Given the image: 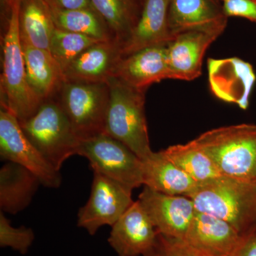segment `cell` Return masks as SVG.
<instances>
[{"mask_svg":"<svg viewBox=\"0 0 256 256\" xmlns=\"http://www.w3.org/2000/svg\"><path fill=\"white\" fill-rule=\"evenodd\" d=\"M78 154L88 160L92 171L131 190L143 184L142 160L124 143L105 132L80 141Z\"/></svg>","mask_w":256,"mask_h":256,"instance_id":"obj_7","label":"cell"},{"mask_svg":"<svg viewBox=\"0 0 256 256\" xmlns=\"http://www.w3.org/2000/svg\"><path fill=\"white\" fill-rule=\"evenodd\" d=\"M14 1L15 0H0L2 18H4L6 26L8 24V21H9L10 16H11L12 12Z\"/></svg>","mask_w":256,"mask_h":256,"instance_id":"obj_32","label":"cell"},{"mask_svg":"<svg viewBox=\"0 0 256 256\" xmlns=\"http://www.w3.org/2000/svg\"><path fill=\"white\" fill-rule=\"evenodd\" d=\"M168 18L172 38L192 30L224 32L228 22L218 0H170Z\"/></svg>","mask_w":256,"mask_h":256,"instance_id":"obj_15","label":"cell"},{"mask_svg":"<svg viewBox=\"0 0 256 256\" xmlns=\"http://www.w3.org/2000/svg\"><path fill=\"white\" fill-rule=\"evenodd\" d=\"M208 73L210 89L216 97L246 110L256 80L252 64L236 57L210 58Z\"/></svg>","mask_w":256,"mask_h":256,"instance_id":"obj_11","label":"cell"},{"mask_svg":"<svg viewBox=\"0 0 256 256\" xmlns=\"http://www.w3.org/2000/svg\"><path fill=\"white\" fill-rule=\"evenodd\" d=\"M223 32L192 30L173 37L168 44L171 79L193 80L202 74L204 56Z\"/></svg>","mask_w":256,"mask_h":256,"instance_id":"obj_13","label":"cell"},{"mask_svg":"<svg viewBox=\"0 0 256 256\" xmlns=\"http://www.w3.org/2000/svg\"><path fill=\"white\" fill-rule=\"evenodd\" d=\"M111 227L108 242L118 256H144L154 245L158 234L138 200Z\"/></svg>","mask_w":256,"mask_h":256,"instance_id":"obj_12","label":"cell"},{"mask_svg":"<svg viewBox=\"0 0 256 256\" xmlns=\"http://www.w3.org/2000/svg\"><path fill=\"white\" fill-rule=\"evenodd\" d=\"M143 184L154 191L169 195L188 196L198 184L164 156L152 152L142 160Z\"/></svg>","mask_w":256,"mask_h":256,"instance_id":"obj_19","label":"cell"},{"mask_svg":"<svg viewBox=\"0 0 256 256\" xmlns=\"http://www.w3.org/2000/svg\"><path fill=\"white\" fill-rule=\"evenodd\" d=\"M132 191L118 182L94 171L92 192L78 210L77 225L94 236L104 226H112L133 204Z\"/></svg>","mask_w":256,"mask_h":256,"instance_id":"obj_8","label":"cell"},{"mask_svg":"<svg viewBox=\"0 0 256 256\" xmlns=\"http://www.w3.org/2000/svg\"><path fill=\"white\" fill-rule=\"evenodd\" d=\"M18 16V1L15 0L2 40V72L0 94L1 107L14 114L21 122L36 114L44 101L34 94L28 84Z\"/></svg>","mask_w":256,"mask_h":256,"instance_id":"obj_4","label":"cell"},{"mask_svg":"<svg viewBox=\"0 0 256 256\" xmlns=\"http://www.w3.org/2000/svg\"><path fill=\"white\" fill-rule=\"evenodd\" d=\"M168 44L148 46L122 56L114 70V77L120 79L131 86L143 90H146L154 82L171 79Z\"/></svg>","mask_w":256,"mask_h":256,"instance_id":"obj_14","label":"cell"},{"mask_svg":"<svg viewBox=\"0 0 256 256\" xmlns=\"http://www.w3.org/2000/svg\"><path fill=\"white\" fill-rule=\"evenodd\" d=\"M144 0H90L120 44L130 36L138 22Z\"/></svg>","mask_w":256,"mask_h":256,"instance_id":"obj_23","label":"cell"},{"mask_svg":"<svg viewBox=\"0 0 256 256\" xmlns=\"http://www.w3.org/2000/svg\"><path fill=\"white\" fill-rule=\"evenodd\" d=\"M170 0H144L138 22L121 46L122 56L173 40L168 26Z\"/></svg>","mask_w":256,"mask_h":256,"instance_id":"obj_18","label":"cell"},{"mask_svg":"<svg viewBox=\"0 0 256 256\" xmlns=\"http://www.w3.org/2000/svg\"><path fill=\"white\" fill-rule=\"evenodd\" d=\"M18 31L21 42L50 50L56 26L45 0H18Z\"/></svg>","mask_w":256,"mask_h":256,"instance_id":"obj_22","label":"cell"},{"mask_svg":"<svg viewBox=\"0 0 256 256\" xmlns=\"http://www.w3.org/2000/svg\"><path fill=\"white\" fill-rule=\"evenodd\" d=\"M55 96L79 140L104 132L110 98L108 82L64 80Z\"/></svg>","mask_w":256,"mask_h":256,"instance_id":"obj_6","label":"cell"},{"mask_svg":"<svg viewBox=\"0 0 256 256\" xmlns=\"http://www.w3.org/2000/svg\"><path fill=\"white\" fill-rule=\"evenodd\" d=\"M41 182L22 165L8 162L0 170L1 212L16 214L31 203Z\"/></svg>","mask_w":256,"mask_h":256,"instance_id":"obj_21","label":"cell"},{"mask_svg":"<svg viewBox=\"0 0 256 256\" xmlns=\"http://www.w3.org/2000/svg\"><path fill=\"white\" fill-rule=\"evenodd\" d=\"M242 237L228 222L197 210L184 240L207 256H230Z\"/></svg>","mask_w":256,"mask_h":256,"instance_id":"obj_16","label":"cell"},{"mask_svg":"<svg viewBox=\"0 0 256 256\" xmlns=\"http://www.w3.org/2000/svg\"><path fill=\"white\" fill-rule=\"evenodd\" d=\"M198 212L230 224L240 235L256 230V182L220 175L188 195Z\"/></svg>","mask_w":256,"mask_h":256,"instance_id":"obj_1","label":"cell"},{"mask_svg":"<svg viewBox=\"0 0 256 256\" xmlns=\"http://www.w3.org/2000/svg\"><path fill=\"white\" fill-rule=\"evenodd\" d=\"M50 8L56 28L82 34L100 41H116L110 28L96 10Z\"/></svg>","mask_w":256,"mask_h":256,"instance_id":"obj_24","label":"cell"},{"mask_svg":"<svg viewBox=\"0 0 256 256\" xmlns=\"http://www.w3.org/2000/svg\"><path fill=\"white\" fill-rule=\"evenodd\" d=\"M35 235L31 228L12 226L10 220L0 212V246L11 248L20 254H28L34 242Z\"/></svg>","mask_w":256,"mask_h":256,"instance_id":"obj_27","label":"cell"},{"mask_svg":"<svg viewBox=\"0 0 256 256\" xmlns=\"http://www.w3.org/2000/svg\"><path fill=\"white\" fill-rule=\"evenodd\" d=\"M28 85L42 101L54 97L65 80L50 50L21 42Z\"/></svg>","mask_w":256,"mask_h":256,"instance_id":"obj_20","label":"cell"},{"mask_svg":"<svg viewBox=\"0 0 256 256\" xmlns=\"http://www.w3.org/2000/svg\"><path fill=\"white\" fill-rule=\"evenodd\" d=\"M122 56L121 45L116 41L99 42L75 58L64 69L65 80L108 82Z\"/></svg>","mask_w":256,"mask_h":256,"instance_id":"obj_17","label":"cell"},{"mask_svg":"<svg viewBox=\"0 0 256 256\" xmlns=\"http://www.w3.org/2000/svg\"><path fill=\"white\" fill-rule=\"evenodd\" d=\"M162 152L168 159L198 184L222 175L213 162L194 140L186 144L170 146Z\"/></svg>","mask_w":256,"mask_h":256,"instance_id":"obj_25","label":"cell"},{"mask_svg":"<svg viewBox=\"0 0 256 256\" xmlns=\"http://www.w3.org/2000/svg\"><path fill=\"white\" fill-rule=\"evenodd\" d=\"M0 156L2 160L22 165L36 175L42 184L58 188L60 172L40 154L23 132L20 121L4 108H0Z\"/></svg>","mask_w":256,"mask_h":256,"instance_id":"obj_9","label":"cell"},{"mask_svg":"<svg viewBox=\"0 0 256 256\" xmlns=\"http://www.w3.org/2000/svg\"><path fill=\"white\" fill-rule=\"evenodd\" d=\"M50 8L64 10L94 9L90 0H45Z\"/></svg>","mask_w":256,"mask_h":256,"instance_id":"obj_30","label":"cell"},{"mask_svg":"<svg viewBox=\"0 0 256 256\" xmlns=\"http://www.w3.org/2000/svg\"><path fill=\"white\" fill-rule=\"evenodd\" d=\"M222 1H223V2H224V1H225V0H222Z\"/></svg>","mask_w":256,"mask_h":256,"instance_id":"obj_33","label":"cell"},{"mask_svg":"<svg viewBox=\"0 0 256 256\" xmlns=\"http://www.w3.org/2000/svg\"></svg>","mask_w":256,"mask_h":256,"instance_id":"obj_34","label":"cell"},{"mask_svg":"<svg viewBox=\"0 0 256 256\" xmlns=\"http://www.w3.org/2000/svg\"><path fill=\"white\" fill-rule=\"evenodd\" d=\"M99 42L105 41H100L82 34L55 28L48 50L64 70L84 50Z\"/></svg>","mask_w":256,"mask_h":256,"instance_id":"obj_26","label":"cell"},{"mask_svg":"<svg viewBox=\"0 0 256 256\" xmlns=\"http://www.w3.org/2000/svg\"><path fill=\"white\" fill-rule=\"evenodd\" d=\"M138 201L148 214L158 233L184 239L197 210L191 198L169 195L144 186Z\"/></svg>","mask_w":256,"mask_h":256,"instance_id":"obj_10","label":"cell"},{"mask_svg":"<svg viewBox=\"0 0 256 256\" xmlns=\"http://www.w3.org/2000/svg\"><path fill=\"white\" fill-rule=\"evenodd\" d=\"M23 132L54 169L78 154L80 141L56 97L44 101L36 114L20 122Z\"/></svg>","mask_w":256,"mask_h":256,"instance_id":"obj_5","label":"cell"},{"mask_svg":"<svg viewBox=\"0 0 256 256\" xmlns=\"http://www.w3.org/2000/svg\"><path fill=\"white\" fill-rule=\"evenodd\" d=\"M222 8L228 18H245L256 24V0H225Z\"/></svg>","mask_w":256,"mask_h":256,"instance_id":"obj_29","label":"cell"},{"mask_svg":"<svg viewBox=\"0 0 256 256\" xmlns=\"http://www.w3.org/2000/svg\"><path fill=\"white\" fill-rule=\"evenodd\" d=\"M230 256H256V232L244 236Z\"/></svg>","mask_w":256,"mask_h":256,"instance_id":"obj_31","label":"cell"},{"mask_svg":"<svg viewBox=\"0 0 256 256\" xmlns=\"http://www.w3.org/2000/svg\"><path fill=\"white\" fill-rule=\"evenodd\" d=\"M110 98L104 132L146 159L152 152L146 116V90L128 85L112 77L108 80Z\"/></svg>","mask_w":256,"mask_h":256,"instance_id":"obj_2","label":"cell"},{"mask_svg":"<svg viewBox=\"0 0 256 256\" xmlns=\"http://www.w3.org/2000/svg\"><path fill=\"white\" fill-rule=\"evenodd\" d=\"M193 140L220 174L256 182V124L215 128Z\"/></svg>","mask_w":256,"mask_h":256,"instance_id":"obj_3","label":"cell"},{"mask_svg":"<svg viewBox=\"0 0 256 256\" xmlns=\"http://www.w3.org/2000/svg\"><path fill=\"white\" fill-rule=\"evenodd\" d=\"M143 256H207L190 246L184 239L158 233L156 242Z\"/></svg>","mask_w":256,"mask_h":256,"instance_id":"obj_28","label":"cell"}]
</instances>
